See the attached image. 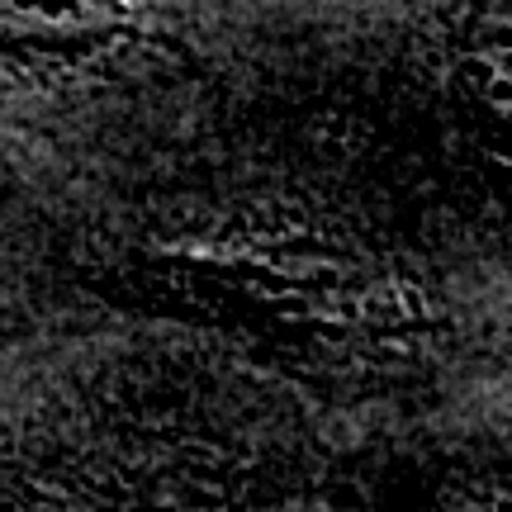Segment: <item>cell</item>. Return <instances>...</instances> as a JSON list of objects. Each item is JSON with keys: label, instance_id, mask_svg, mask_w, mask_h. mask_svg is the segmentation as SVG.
<instances>
[{"label": "cell", "instance_id": "cell-2", "mask_svg": "<svg viewBox=\"0 0 512 512\" xmlns=\"http://www.w3.org/2000/svg\"><path fill=\"white\" fill-rule=\"evenodd\" d=\"M432 67L465 138L512 176V0H418Z\"/></svg>", "mask_w": 512, "mask_h": 512}, {"label": "cell", "instance_id": "cell-1", "mask_svg": "<svg viewBox=\"0 0 512 512\" xmlns=\"http://www.w3.org/2000/svg\"><path fill=\"white\" fill-rule=\"evenodd\" d=\"M138 304L318 384H389L441 342L432 290L351 228L290 204H204L124 256Z\"/></svg>", "mask_w": 512, "mask_h": 512}, {"label": "cell", "instance_id": "cell-3", "mask_svg": "<svg viewBox=\"0 0 512 512\" xmlns=\"http://www.w3.org/2000/svg\"><path fill=\"white\" fill-rule=\"evenodd\" d=\"M185 0H0V72H81L166 43Z\"/></svg>", "mask_w": 512, "mask_h": 512}]
</instances>
